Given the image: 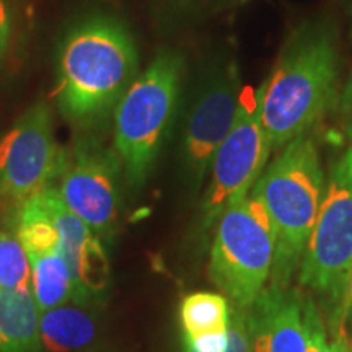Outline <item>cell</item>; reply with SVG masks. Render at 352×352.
Returning a JSON list of instances; mask_svg holds the SVG:
<instances>
[{
    "mask_svg": "<svg viewBox=\"0 0 352 352\" xmlns=\"http://www.w3.org/2000/svg\"><path fill=\"white\" fill-rule=\"evenodd\" d=\"M138 70V47L129 30L111 16H90L65 34L59 50L57 108L77 126L107 120Z\"/></svg>",
    "mask_w": 352,
    "mask_h": 352,
    "instance_id": "obj_1",
    "label": "cell"
},
{
    "mask_svg": "<svg viewBox=\"0 0 352 352\" xmlns=\"http://www.w3.org/2000/svg\"><path fill=\"white\" fill-rule=\"evenodd\" d=\"M340 52L327 26L292 34L270 78L259 88L261 121L272 148L285 147L327 114L336 101Z\"/></svg>",
    "mask_w": 352,
    "mask_h": 352,
    "instance_id": "obj_2",
    "label": "cell"
},
{
    "mask_svg": "<svg viewBox=\"0 0 352 352\" xmlns=\"http://www.w3.org/2000/svg\"><path fill=\"white\" fill-rule=\"evenodd\" d=\"M324 189L318 148L310 135L303 134L285 145L250 191L266 209L274 232L271 285L285 287L300 270Z\"/></svg>",
    "mask_w": 352,
    "mask_h": 352,
    "instance_id": "obj_3",
    "label": "cell"
},
{
    "mask_svg": "<svg viewBox=\"0 0 352 352\" xmlns=\"http://www.w3.org/2000/svg\"><path fill=\"white\" fill-rule=\"evenodd\" d=\"M183 57L162 51L114 108V147L132 188L151 175L175 118L183 82Z\"/></svg>",
    "mask_w": 352,
    "mask_h": 352,
    "instance_id": "obj_4",
    "label": "cell"
},
{
    "mask_svg": "<svg viewBox=\"0 0 352 352\" xmlns=\"http://www.w3.org/2000/svg\"><path fill=\"white\" fill-rule=\"evenodd\" d=\"M276 239L266 209L252 195L228 204L217 219L209 277L232 305L248 308L266 289Z\"/></svg>",
    "mask_w": 352,
    "mask_h": 352,
    "instance_id": "obj_5",
    "label": "cell"
},
{
    "mask_svg": "<svg viewBox=\"0 0 352 352\" xmlns=\"http://www.w3.org/2000/svg\"><path fill=\"white\" fill-rule=\"evenodd\" d=\"M352 270V151L338 157L329 170L318 217L300 264L302 285L344 305Z\"/></svg>",
    "mask_w": 352,
    "mask_h": 352,
    "instance_id": "obj_6",
    "label": "cell"
},
{
    "mask_svg": "<svg viewBox=\"0 0 352 352\" xmlns=\"http://www.w3.org/2000/svg\"><path fill=\"white\" fill-rule=\"evenodd\" d=\"M67 151L57 144L44 101L34 103L0 139V214L13 215L63 173Z\"/></svg>",
    "mask_w": 352,
    "mask_h": 352,
    "instance_id": "obj_7",
    "label": "cell"
},
{
    "mask_svg": "<svg viewBox=\"0 0 352 352\" xmlns=\"http://www.w3.org/2000/svg\"><path fill=\"white\" fill-rule=\"evenodd\" d=\"M271 151L261 121L259 90L254 96L243 94L235 124L210 164V182L202 199L204 227L214 226L228 204L250 195L266 168Z\"/></svg>",
    "mask_w": 352,
    "mask_h": 352,
    "instance_id": "obj_8",
    "label": "cell"
},
{
    "mask_svg": "<svg viewBox=\"0 0 352 352\" xmlns=\"http://www.w3.org/2000/svg\"><path fill=\"white\" fill-rule=\"evenodd\" d=\"M120 155L94 139L78 140L67 152L59 176L65 204L90 227L98 239L109 236L121 210Z\"/></svg>",
    "mask_w": 352,
    "mask_h": 352,
    "instance_id": "obj_9",
    "label": "cell"
},
{
    "mask_svg": "<svg viewBox=\"0 0 352 352\" xmlns=\"http://www.w3.org/2000/svg\"><path fill=\"white\" fill-rule=\"evenodd\" d=\"M241 95L236 65H227L206 82L189 109L183 134V160L196 188L235 124Z\"/></svg>",
    "mask_w": 352,
    "mask_h": 352,
    "instance_id": "obj_10",
    "label": "cell"
},
{
    "mask_svg": "<svg viewBox=\"0 0 352 352\" xmlns=\"http://www.w3.org/2000/svg\"><path fill=\"white\" fill-rule=\"evenodd\" d=\"M303 303L287 287L264 289L248 307L253 352H307Z\"/></svg>",
    "mask_w": 352,
    "mask_h": 352,
    "instance_id": "obj_11",
    "label": "cell"
},
{
    "mask_svg": "<svg viewBox=\"0 0 352 352\" xmlns=\"http://www.w3.org/2000/svg\"><path fill=\"white\" fill-rule=\"evenodd\" d=\"M41 311L32 290L0 289V352H39Z\"/></svg>",
    "mask_w": 352,
    "mask_h": 352,
    "instance_id": "obj_12",
    "label": "cell"
},
{
    "mask_svg": "<svg viewBox=\"0 0 352 352\" xmlns=\"http://www.w3.org/2000/svg\"><path fill=\"white\" fill-rule=\"evenodd\" d=\"M32 264V294L39 311L87 302L88 296L74 280L72 272L59 250L41 254H28Z\"/></svg>",
    "mask_w": 352,
    "mask_h": 352,
    "instance_id": "obj_13",
    "label": "cell"
},
{
    "mask_svg": "<svg viewBox=\"0 0 352 352\" xmlns=\"http://www.w3.org/2000/svg\"><path fill=\"white\" fill-rule=\"evenodd\" d=\"M41 346L50 352H77L96 338V323L78 305H60L41 311L39 316Z\"/></svg>",
    "mask_w": 352,
    "mask_h": 352,
    "instance_id": "obj_14",
    "label": "cell"
},
{
    "mask_svg": "<svg viewBox=\"0 0 352 352\" xmlns=\"http://www.w3.org/2000/svg\"><path fill=\"white\" fill-rule=\"evenodd\" d=\"M183 338H197L204 334L222 333L228 327L230 305L219 294L196 292L184 297L179 308Z\"/></svg>",
    "mask_w": 352,
    "mask_h": 352,
    "instance_id": "obj_15",
    "label": "cell"
},
{
    "mask_svg": "<svg viewBox=\"0 0 352 352\" xmlns=\"http://www.w3.org/2000/svg\"><path fill=\"white\" fill-rule=\"evenodd\" d=\"M0 289L32 290V264L15 230L0 228Z\"/></svg>",
    "mask_w": 352,
    "mask_h": 352,
    "instance_id": "obj_16",
    "label": "cell"
},
{
    "mask_svg": "<svg viewBox=\"0 0 352 352\" xmlns=\"http://www.w3.org/2000/svg\"><path fill=\"white\" fill-rule=\"evenodd\" d=\"M302 315L303 328H305L307 352H333L331 342L328 341L327 327H324L314 300H307L303 303Z\"/></svg>",
    "mask_w": 352,
    "mask_h": 352,
    "instance_id": "obj_17",
    "label": "cell"
},
{
    "mask_svg": "<svg viewBox=\"0 0 352 352\" xmlns=\"http://www.w3.org/2000/svg\"><path fill=\"white\" fill-rule=\"evenodd\" d=\"M228 344L226 352H253L252 334H250L248 308L230 307V318L227 327Z\"/></svg>",
    "mask_w": 352,
    "mask_h": 352,
    "instance_id": "obj_18",
    "label": "cell"
},
{
    "mask_svg": "<svg viewBox=\"0 0 352 352\" xmlns=\"http://www.w3.org/2000/svg\"><path fill=\"white\" fill-rule=\"evenodd\" d=\"M349 315L344 307H336L331 315V349L333 352H347L346 316Z\"/></svg>",
    "mask_w": 352,
    "mask_h": 352,
    "instance_id": "obj_19",
    "label": "cell"
},
{
    "mask_svg": "<svg viewBox=\"0 0 352 352\" xmlns=\"http://www.w3.org/2000/svg\"><path fill=\"white\" fill-rule=\"evenodd\" d=\"M340 104H341V118H342V126H344V134L347 138V142H349V148L352 151V72L349 78H347L344 88H342Z\"/></svg>",
    "mask_w": 352,
    "mask_h": 352,
    "instance_id": "obj_20",
    "label": "cell"
},
{
    "mask_svg": "<svg viewBox=\"0 0 352 352\" xmlns=\"http://www.w3.org/2000/svg\"><path fill=\"white\" fill-rule=\"evenodd\" d=\"M12 41V20L6 0H0V63L7 56Z\"/></svg>",
    "mask_w": 352,
    "mask_h": 352,
    "instance_id": "obj_21",
    "label": "cell"
},
{
    "mask_svg": "<svg viewBox=\"0 0 352 352\" xmlns=\"http://www.w3.org/2000/svg\"><path fill=\"white\" fill-rule=\"evenodd\" d=\"M344 308L347 310V314L352 311V271L349 274V280H347V287H346V297H344Z\"/></svg>",
    "mask_w": 352,
    "mask_h": 352,
    "instance_id": "obj_22",
    "label": "cell"
},
{
    "mask_svg": "<svg viewBox=\"0 0 352 352\" xmlns=\"http://www.w3.org/2000/svg\"><path fill=\"white\" fill-rule=\"evenodd\" d=\"M347 352H352V334H351V340L347 341Z\"/></svg>",
    "mask_w": 352,
    "mask_h": 352,
    "instance_id": "obj_23",
    "label": "cell"
}]
</instances>
